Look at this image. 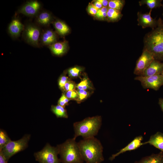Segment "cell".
I'll list each match as a JSON object with an SVG mask.
<instances>
[{"label": "cell", "mask_w": 163, "mask_h": 163, "mask_svg": "<svg viewBox=\"0 0 163 163\" xmlns=\"http://www.w3.org/2000/svg\"><path fill=\"white\" fill-rule=\"evenodd\" d=\"M51 110L57 117L66 118L68 117L67 110L65 107L58 104L56 105H52Z\"/></svg>", "instance_id": "cb8c5ba5"}, {"label": "cell", "mask_w": 163, "mask_h": 163, "mask_svg": "<svg viewBox=\"0 0 163 163\" xmlns=\"http://www.w3.org/2000/svg\"><path fill=\"white\" fill-rule=\"evenodd\" d=\"M163 69V62L154 59L141 76H147L161 75Z\"/></svg>", "instance_id": "4fadbf2b"}, {"label": "cell", "mask_w": 163, "mask_h": 163, "mask_svg": "<svg viewBox=\"0 0 163 163\" xmlns=\"http://www.w3.org/2000/svg\"><path fill=\"white\" fill-rule=\"evenodd\" d=\"M58 150L57 147L47 144L41 151L35 153L36 160L40 163H60L58 157Z\"/></svg>", "instance_id": "8992f818"}, {"label": "cell", "mask_w": 163, "mask_h": 163, "mask_svg": "<svg viewBox=\"0 0 163 163\" xmlns=\"http://www.w3.org/2000/svg\"><path fill=\"white\" fill-rule=\"evenodd\" d=\"M70 101L66 96L65 94H62L58 102V104L62 107H65L68 105L69 101Z\"/></svg>", "instance_id": "d6a6232c"}, {"label": "cell", "mask_w": 163, "mask_h": 163, "mask_svg": "<svg viewBox=\"0 0 163 163\" xmlns=\"http://www.w3.org/2000/svg\"><path fill=\"white\" fill-rule=\"evenodd\" d=\"M102 124L100 116L86 118L73 124L75 132L74 138L82 136L83 139L94 137L98 133Z\"/></svg>", "instance_id": "3957f363"}, {"label": "cell", "mask_w": 163, "mask_h": 163, "mask_svg": "<svg viewBox=\"0 0 163 163\" xmlns=\"http://www.w3.org/2000/svg\"><path fill=\"white\" fill-rule=\"evenodd\" d=\"M123 16L120 11L108 8L107 12V21H118L121 19Z\"/></svg>", "instance_id": "7402d4cb"}, {"label": "cell", "mask_w": 163, "mask_h": 163, "mask_svg": "<svg viewBox=\"0 0 163 163\" xmlns=\"http://www.w3.org/2000/svg\"><path fill=\"white\" fill-rule=\"evenodd\" d=\"M134 79L139 81L144 89H151L158 91L163 85V81L161 75L144 76H138Z\"/></svg>", "instance_id": "ba28073f"}, {"label": "cell", "mask_w": 163, "mask_h": 163, "mask_svg": "<svg viewBox=\"0 0 163 163\" xmlns=\"http://www.w3.org/2000/svg\"><path fill=\"white\" fill-rule=\"evenodd\" d=\"M65 94L66 97L70 100H73L76 101L78 99V94L77 90L68 91L65 92Z\"/></svg>", "instance_id": "4dcf8cb0"}, {"label": "cell", "mask_w": 163, "mask_h": 163, "mask_svg": "<svg viewBox=\"0 0 163 163\" xmlns=\"http://www.w3.org/2000/svg\"><path fill=\"white\" fill-rule=\"evenodd\" d=\"M82 75L83 77L80 82L76 84V88L93 91L94 89L93 85L87 74L83 73Z\"/></svg>", "instance_id": "ffe728a7"}, {"label": "cell", "mask_w": 163, "mask_h": 163, "mask_svg": "<svg viewBox=\"0 0 163 163\" xmlns=\"http://www.w3.org/2000/svg\"><path fill=\"white\" fill-rule=\"evenodd\" d=\"M92 3L98 9H101L103 7L102 4L98 0L94 1L93 3Z\"/></svg>", "instance_id": "e575fe53"}, {"label": "cell", "mask_w": 163, "mask_h": 163, "mask_svg": "<svg viewBox=\"0 0 163 163\" xmlns=\"http://www.w3.org/2000/svg\"><path fill=\"white\" fill-rule=\"evenodd\" d=\"M143 137L142 136L136 137L130 142L126 146L121 149L118 152L113 154L110 157L109 160H113L116 157L128 151H131L136 150L141 146L144 145V142H142Z\"/></svg>", "instance_id": "7c38bea8"}, {"label": "cell", "mask_w": 163, "mask_h": 163, "mask_svg": "<svg viewBox=\"0 0 163 163\" xmlns=\"http://www.w3.org/2000/svg\"><path fill=\"white\" fill-rule=\"evenodd\" d=\"M57 36L53 31L46 29L41 32L40 40L43 45L49 46L56 42Z\"/></svg>", "instance_id": "9a60e30c"}, {"label": "cell", "mask_w": 163, "mask_h": 163, "mask_svg": "<svg viewBox=\"0 0 163 163\" xmlns=\"http://www.w3.org/2000/svg\"><path fill=\"white\" fill-rule=\"evenodd\" d=\"M108 7H103L98 10L95 17L102 20H107V12Z\"/></svg>", "instance_id": "f1b7e54d"}, {"label": "cell", "mask_w": 163, "mask_h": 163, "mask_svg": "<svg viewBox=\"0 0 163 163\" xmlns=\"http://www.w3.org/2000/svg\"><path fill=\"white\" fill-rule=\"evenodd\" d=\"M125 3L124 0H109L108 8L121 11Z\"/></svg>", "instance_id": "484cf974"}, {"label": "cell", "mask_w": 163, "mask_h": 163, "mask_svg": "<svg viewBox=\"0 0 163 163\" xmlns=\"http://www.w3.org/2000/svg\"><path fill=\"white\" fill-rule=\"evenodd\" d=\"M158 103L161 110L163 112V98H159Z\"/></svg>", "instance_id": "74e56055"}, {"label": "cell", "mask_w": 163, "mask_h": 163, "mask_svg": "<svg viewBox=\"0 0 163 163\" xmlns=\"http://www.w3.org/2000/svg\"><path fill=\"white\" fill-rule=\"evenodd\" d=\"M41 7V4L37 0L27 2L19 9V13L30 17L37 14Z\"/></svg>", "instance_id": "8fae6325"}, {"label": "cell", "mask_w": 163, "mask_h": 163, "mask_svg": "<svg viewBox=\"0 0 163 163\" xmlns=\"http://www.w3.org/2000/svg\"><path fill=\"white\" fill-rule=\"evenodd\" d=\"M162 0H142L139 2L140 6L145 5L150 10L162 6Z\"/></svg>", "instance_id": "d4e9b609"}, {"label": "cell", "mask_w": 163, "mask_h": 163, "mask_svg": "<svg viewBox=\"0 0 163 163\" xmlns=\"http://www.w3.org/2000/svg\"><path fill=\"white\" fill-rule=\"evenodd\" d=\"M161 75L162 78V80H163V70H162V72L161 73Z\"/></svg>", "instance_id": "f35d334b"}, {"label": "cell", "mask_w": 163, "mask_h": 163, "mask_svg": "<svg viewBox=\"0 0 163 163\" xmlns=\"http://www.w3.org/2000/svg\"><path fill=\"white\" fill-rule=\"evenodd\" d=\"M98 10L92 3L89 4L87 8L88 13L90 15L94 16L96 15Z\"/></svg>", "instance_id": "836d02e7"}, {"label": "cell", "mask_w": 163, "mask_h": 163, "mask_svg": "<svg viewBox=\"0 0 163 163\" xmlns=\"http://www.w3.org/2000/svg\"><path fill=\"white\" fill-rule=\"evenodd\" d=\"M11 140L4 130H0V150Z\"/></svg>", "instance_id": "83f0119b"}, {"label": "cell", "mask_w": 163, "mask_h": 163, "mask_svg": "<svg viewBox=\"0 0 163 163\" xmlns=\"http://www.w3.org/2000/svg\"><path fill=\"white\" fill-rule=\"evenodd\" d=\"M73 138L57 145L60 160L62 163H83L78 144Z\"/></svg>", "instance_id": "277c9868"}, {"label": "cell", "mask_w": 163, "mask_h": 163, "mask_svg": "<svg viewBox=\"0 0 163 163\" xmlns=\"http://www.w3.org/2000/svg\"><path fill=\"white\" fill-rule=\"evenodd\" d=\"M143 50L149 52L155 59L163 61V21L159 18L157 27L145 36Z\"/></svg>", "instance_id": "6da1fadb"}, {"label": "cell", "mask_w": 163, "mask_h": 163, "mask_svg": "<svg viewBox=\"0 0 163 163\" xmlns=\"http://www.w3.org/2000/svg\"><path fill=\"white\" fill-rule=\"evenodd\" d=\"M154 59L153 56L149 52L143 50L142 54L136 62L134 74L138 76L142 75Z\"/></svg>", "instance_id": "9c48e42d"}, {"label": "cell", "mask_w": 163, "mask_h": 163, "mask_svg": "<svg viewBox=\"0 0 163 163\" xmlns=\"http://www.w3.org/2000/svg\"><path fill=\"white\" fill-rule=\"evenodd\" d=\"M98 1L102 4L103 7H108L109 0H98Z\"/></svg>", "instance_id": "8d00e7d4"}, {"label": "cell", "mask_w": 163, "mask_h": 163, "mask_svg": "<svg viewBox=\"0 0 163 163\" xmlns=\"http://www.w3.org/2000/svg\"><path fill=\"white\" fill-rule=\"evenodd\" d=\"M53 24L57 32L61 36H64L70 32L69 26L61 20H56L53 22Z\"/></svg>", "instance_id": "44dd1931"}, {"label": "cell", "mask_w": 163, "mask_h": 163, "mask_svg": "<svg viewBox=\"0 0 163 163\" xmlns=\"http://www.w3.org/2000/svg\"><path fill=\"white\" fill-rule=\"evenodd\" d=\"M84 69L82 67L75 66L69 69L66 73L70 78H76L80 77L82 75Z\"/></svg>", "instance_id": "603a6c76"}, {"label": "cell", "mask_w": 163, "mask_h": 163, "mask_svg": "<svg viewBox=\"0 0 163 163\" xmlns=\"http://www.w3.org/2000/svg\"><path fill=\"white\" fill-rule=\"evenodd\" d=\"M8 161L2 153L0 152V163H7Z\"/></svg>", "instance_id": "d590c367"}, {"label": "cell", "mask_w": 163, "mask_h": 163, "mask_svg": "<svg viewBox=\"0 0 163 163\" xmlns=\"http://www.w3.org/2000/svg\"><path fill=\"white\" fill-rule=\"evenodd\" d=\"M163 8V3L162 4V6H161ZM162 15L163 16V13H162Z\"/></svg>", "instance_id": "ab89813d"}, {"label": "cell", "mask_w": 163, "mask_h": 163, "mask_svg": "<svg viewBox=\"0 0 163 163\" xmlns=\"http://www.w3.org/2000/svg\"><path fill=\"white\" fill-rule=\"evenodd\" d=\"M51 52L57 56H61L65 53L68 49V43L65 40L56 42L48 46Z\"/></svg>", "instance_id": "2e32d148"}, {"label": "cell", "mask_w": 163, "mask_h": 163, "mask_svg": "<svg viewBox=\"0 0 163 163\" xmlns=\"http://www.w3.org/2000/svg\"><path fill=\"white\" fill-rule=\"evenodd\" d=\"M78 144L82 158L86 163H101L104 160L103 146L94 137L83 139Z\"/></svg>", "instance_id": "7a4b0ae2"}, {"label": "cell", "mask_w": 163, "mask_h": 163, "mask_svg": "<svg viewBox=\"0 0 163 163\" xmlns=\"http://www.w3.org/2000/svg\"><path fill=\"white\" fill-rule=\"evenodd\" d=\"M78 98L76 101L79 104L88 98L93 92V91L83 89H77Z\"/></svg>", "instance_id": "4316f807"}, {"label": "cell", "mask_w": 163, "mask_h": 163, "mask_svg": "<svg viewBox=\"0 0 163 163\" xmlns=\"http://www.w3.org/2000/svg\"><path fill=\"white\" fill-rule=\"evenodd\" d=\"M52 16L49 12L44 11L41 12L37 15L36 21L39 24L43 26H47L52 23Z\"/></svg>", "instance_id": "d6986e66"}, {"label": "cell", "mask_w": 163, "mask_h": 163, "mask_svg": "<svg viewBox=\"0 0 163 163\" xmlns=\"http://www.w3.org/2000/svg\"><path fill=\"white\" fill-rule=\"evenodd\" d=\"M30 136L25 135L22 138L15 141L11 140L0 150L8 161L12 156L25 149L28 146Z\"/></svg>", "instance_id": "5b68a950"}, {"label": "cell", "mask_w": 163, "mask_h": 163, "mask_svg": "<svg viewBox=\"0 0 163 163\" xmlns=\"http://www.w3.org/2000/svg\"><path fill=\"white\" fill-rule=\"evenodd\" d=\"M152 10H150L148 13H143L139 11L137 13L138 24L142 28L150 27L153 29L158 25V20L154 18L151 16Z\"/></svg>", "instance_id": "30bf717a"}, {"label": "cell", "mask_w": 163, "mask_h": 163, "mask_svg": "<svg viewBox=\"0 0 163 163\" xmlns=\"http://www.w3.org/2000/svg\"><path fill=\"white\" fill-rule=\"evenodd\" d=\"M135 163H163V152L144 157Z\"/></svg>", "instance_id": "ac0fdd59"}, {"label": "cell", "mask_w": 163, "mask_h": 163, "mask_svg": "<svg viewBox=\"0 0 163 163\" xmlns=\"http://www.w3.org/2000/svg\"><path fill=\"white\" fill-rule=\"evenodd\" d=\"M76 85V84L74 82L70 80L67 82L65 85L64 87L63 91L65 92L68 91L75 90Z\"/></svg>", "instance_id": "1f68e13d"}, {"label": "cell", "mask_w": 163, "mask_h": 163, "mask_svg": "<svg viewBox=\"0 0 163 163\" xmlns=\"http://www.w3.org/2000/svg\"><path fill=\"white\" fill-rule=\"evenodd\" d=\"M144 143V145L149 144L163 152V133L159 132H157L152 135L149 140Z\"/></svg>", "instance_id": "e0dca14e"}, {"label": "cell", "mask_w": 163, "mask_h": 163, "mask_svg": "<svg viewBox=\"0 0 163 163\" xmlns=\"http://www.w3.org/2000/svg\"><path fill=\"white\" fill-rule=\"evenodd\" d=\"M41 33V30L38 26L33 24H29L25 27L23 36L28 43L38 47Z\"/></svg>", "instance_id": "52a82bcc"}, {"label": "cell", "mask_w": 163, "mask_h": 163, "mask_svg": "<svg viewBox=\"0 0 163 163\" xmlns=\"http://www.w3.org/2000/svg\"><path fill=\"white\" fill-rule=\"evenodd\" d=\"M24 26L18 18L13 19L9 24L8 30L11 36L14 38H16L20 35L24 30Z\"/></svg>", "instance_id": "5bb4252c"}, {"label": "cell", "mask_w": 163, "mask_h": 163, "mask_svg": "<svg viewBox=\"0 0 163 163\" xmlns=\"http://www.w3.org/2000/svg\"><path fill=\"white\" fill-rule=\"evenodd\" d=\"M71 80L70 78L67 76L65 73L62 75L59 78L58 84L59 88L63 91L64 86L66 84Z\"/></svg>", "instance_id": "f546056e"}]
</instances>
